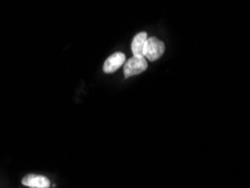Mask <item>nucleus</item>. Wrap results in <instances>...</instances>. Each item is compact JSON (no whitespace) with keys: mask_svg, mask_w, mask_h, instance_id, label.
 <instances>
[{"mask_svg":"<svg viewBox=\"0 0 250 188\" xmlns=\"http://www.w3.org/2000/svg\"><path fill=\"white\" fill-rule=\"evenodd\" d=\"M21 184L31 188H49L51 186L50 179L41 175H26L21 179Z\"/></svg>","mask_w":250,"mask_h":188,"instance_id":"20e7f679","label":"nucleus"},{"mask_svg":"<svg viewBox=\"0 0 250 188\" xmlns=\"http://www.w3.org/2000/svg\"><path fill=\"white\" fill-rule=\"evenodd\" d=\"M165 43L163 41L159 40L158 38H148L146 43V47H145V58L149 61H156L158 59L163 57V54L165 53Z\"/></svg>","mask_w":250,"mask_h":188,"instance_id":"f03ea898","label":"nucleus"},{"mask_svg":"<svg viewBox=\"0 0 250 188\" xmlns=\"http://www.w3.org/2000/svg\"><path fill=\"white\" fill-rule=\"evenodd\" d=\"M148 68V60L145 57H132L125 61L123 65V71L125 78L137 76L146 71Z\"/></svg>","mask_w":250,"mask_h":188,"instance_id":"f257e3e1","label":"nucleus"},{"mask_svg":"<svg viewBox=\"0 0 250 188\" xmlns=\"http://www.w3.org/2000/svg\"><path fill=\"white\" fill-rule=\"evenodd\" d=\"M125 61H126V58H125L124 53L115 52L106 59L104 65H103V70L105 73H113L121 67H123Z\"/></svg>","mask_w":250,"mask_h":188,"instance_id":"7ed1b4c3","label":"nucleus"},{"mask_svg":"<svg viewBox=\"0 0 250 188\" xmlns=\"http://www.w3.org/2000/svg\"><path fill=\"white\" fill-rule=\"evenodd\" d=\"M146 40H148V34L146 32H141L134 36L131 44V50L134 57H145L143 53H145Z\"/></svg>","mask_w":250,"mask_h":188,"instance_id":"39448f33","label":"nucleus"}]
</instances>
